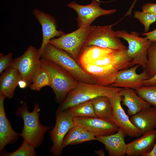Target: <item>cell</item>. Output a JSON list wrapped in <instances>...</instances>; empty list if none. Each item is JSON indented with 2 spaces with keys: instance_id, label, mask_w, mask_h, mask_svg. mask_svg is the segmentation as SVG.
Instances as JSON below:
<instances>
[{
  "instance_id": "18",
  "label": "cell",
  "mask_w": 156,
  "mask_h": 156,
  "mask_svg": "<svg viewBox=\"0 0 156 156\" xmlns=\"http://www.w3.org/2000/svg\"><path fill=\"white\" fill-rule=\"evenodd\" d=\"M6 97L0 93V151L1 152L8 144H13L17 140L20 133L15 131L7 118L4 108Z\"/></svg>"
},
{
  "instance_id": "38",
  "label": "cell",
  "mask_w": 156,
  "mask_h": 156,
  "mask_svg": "<svg viewBox=\"0 0 156 156\" xmlns=\"http://www.w3.org/2000/svg\"><path fill=\"white\" fill-rule=\"evenodd\" d=\"M146 156H156V143H155L152 151Z\"/></svg>"
},
{
  "instance_id": "23",
  "label": "cell",
  "mask_w": 156,
  "mask_h": 156,
  "mask_svg": "<svg viewBox=\"0 0 156 156\" xmlns=\"http://www.w3.org/2000/svg\"><path fill=\"white\" fill-rule=\"evenodd\" d=\"M112 50L94 45L84 46L78 57L79 64L83 67L92 64Z\"/></svg>"
},
{
  "instance_id": "9",
  "label": "cell",
  "mask_w": 156,
  "mask_h": 156,
  "mask_svg": "<svg viewBox=\"0 0 156 156\" xmlns=\"http://www.w3.org/2000/svg\"><path fill=\"white\" fill-rule=\"evenodd\" d=\"M73 118L66 111L57 110L55 124L50 132L53 144L49 151L53 155L59 156L62 155L63 149L62 142L69 130L74 125Z\"/></svg>"
},
{
  "instance_id": "8",
  "label": "cell",
  "mask_w": 156,
  "mask_h": 156,
  "mask_svg": "<svg viewBox=\"0 0 156 156\" xmlns=\"http://www.w3.org/2000/svg\"><path fill=\"white\" fill-rule=\"evenodd\" d=\"M38 50L29 46L20 56L13 60L11 66L19 72L21 79L25 81L28 86L31 83L33 77L41 66Z\"/></svg>"
},
{
  "instance_id": "39",
  "label": "cell",
  "mask_w": 156,
  "mask_h": 156,
  "mask_svg": "<svg viewBox=\"0 0 156 156\" xmlns=\"http://www.w3.org/2000/svg\"><path fill=\"white\" fill-rule=\"evenodd\" d=\"M95 153L96 154L99 156H104L105 154L104 151L102 149H100L96 150L95 151Z\"/></svg>"
},
{
  "instance_id": "28",
  "label": "cell",
  "mask_w": 156,
  "mask_h": 156,
  "mask_svg": "<svg viewBox=\"0 0 156 156\" xmlns=\"http://www.w3.org/2000/svg\"><path fill=\"white\" fill-rule=\"evenodd\" d=\"M147 62L145 70L150 78L156 73V41L152 42L147 51Z\"/></svg>"
},
{
  "instance_id": "19",
  "label": "cell",
  "mask_w": 156,
  "mask_h": 156,
  "mask_svg": "<svg viewBox=\"0 0 156 156\" xmlns=\"http://www.w3.org/2000/svg\"><path fill=\"white\" fill-rule=\"evenodd\" d=\"M130 120L142 134L155 128L156 108L153 107L142 110L131 116Z\"/></svg>"
},
{
  "instance_id": "13",
  "label": "cell",
  "mask_w": 156,
  "mask_h": 156,
  "mask_svg": "<svg viewBox=\"0 0 156 156\" xmlns=\"http://www.w3.org/2000/svg\"><path fill=\"white\" fill-rule=\"evenodd\" d=\"M32 14L41 25L42 31V40L38 49L40 57L45 48L49 41L55 37H59L65 34L61 30H58L55 18L51 15L37 8L33 10Z\"/></svg>"
},
{
  "instance_id": "31",
  "label": "cell",
  "mask_w": 156,
  "mask_h": 156,
  "mask_svg": "<svg viewBox=\"0 0 156 156\" xmlns=\"http://www.w3.org/2000/svg\"><path fill=\"white\" fill-rule=\"evenodd\" d=\"M84 130L85 129L80 126L74 125L69 130L63 140L62 145L63 148L70 145Z\"/></svg>"
},
{
  "instance_id": "22",
  "label": "cell",
  "mask_w": 156,
  "mask_h": 156,
  "mask_svg": "<svg viewBox=\"0 0 156 156\" xmlns=\"http://www.w3.org/2000/svg\"><path fill=\"white\" fill-rule=\"evenodd\" d=\"M21 79V75L16 69L11 66L8 68L0 77V93L5 97L12 98Z\"/></svg>"
},
{
  "instance_id": "21",
  "label": "cell",
  "mask_w": 156,
  "mask_h": 156,
  "mask_svg": "<svg viewBox=\"0 0 156 156\" xmlns=\"http://www.w3.org/2000/svg\"><path fill=\"white\" fill-rule=\"evenodd\" d=\"M127 51L113 50L92 64L100 66L110 65L119 71L129 68L132 59L128 56Z\"/></svg>"
},
{
  "instance_id": "20",
  "label": "cell",
  "mask_w": 156,
  "mask_h": 156,
  "mask_svg": "<svg viewBox=\"0 0 156 156\" xmlns=\"http://www.w3.org/2000/svg\"><path fill=\"white\" fill-rule=\"evenodd\" d=\"M120 93L122 97V104L127 107V113L129 116L151 107L150 104L137 94L135 89L123 88Z\"/></svg>"
},
{
  "instance_id": "14",
  "label": "cell",
  "mask_w": 156,
  "mask_h": 156,
  "mask_svg": "<svg viewBox=\"0 0 156 156\" xmlns=\"http://www.w3.org/2000/svg\"><path fill=\"white\" fill-rule=\"evenodd\" d=\"M140 66L136 64L119 71L115 82L110 86L135 90L143 86L144 81L150 77L145 69L140 74L137 73L136 70Z\"/></svg>"
},
{
  "instance_id": "3",
  "label": "cell",
  "mask_w": 156,
  "mask_h": 156,
  "mask_svg": "<svg viewBox=\"0 0 156 156\" xmlns=\"http://www.w3.org/2000/svg\"><path fill=\"white\" fill-rule=\"evenodd\" d=\"M42 66L48 72L50 86L56 101L62 103L68 94L77 86L79 81L60 66L48 59H40Z\"/></svg>"
},
{
  "instance_id": "10",
  "label": "cell",
  "mask_w": 156,
  "mask_h": 156,
  "mask_svg": "<svg viewBox=\"0 0 156 156\" xmlns=\"http://www.w3.org/2000/svg\"><path fill=\"white\" fill-rule=\"evenodd\" d=\"M99 0H92L86 5L79 4L75 1L68 3L67 6L74 10L77 13V18L78 28L91 25V24L98 17L101 16L108 15L115 13L116 10H105L100 6Z\"/></svg>"
},
{
  "instance_id": "16",
  "label": "cell",
  "mask_w": 156,
  "mask_h": 156,
  "mask_svg": "<svg viewBox=\"0 0 156 156\" xmlns=\"http://www.w3.org/2000/svg\"><path fill=\"white\" fill-rule=\"evenodd\" d=\"M82 68L92 77L95 83L110 86L115 81L119 71L110 65L100 66L91 64Z\"/></svg>"
},
{
  "instance_id": "36",
  "label": "cell",
  "mask_w": 156,
  "mask_h": 156,
  "mask_svg": "<svg viewBox=\"0 0 156 156\" xmlns=\"http://www.w3.org/2000/svg\"><path fill=\"white\" fill-rule=\"evenodd\" d=\"M156 84V73L152 77L147 79L143 82L144 86H150Z\"/></svg>"
},
{
  "instance_id": "1",
  "label": "cell",
  "mask_w": 156,
  "mask_h": 156,
  "mask_svg": "<svg viewBox=\"0 0 156 156\" xmlns=\"http://www.w3.org/2000/svg\"><path fill=\"white\" fill-rule=\"evenodd\" d=\"M40 110L38 104L36 103L33 111L30 112L27 104L25 102L18 108L16 112L17 116L21 118L24 122L23 128L20 135L35 148L41 145L45 133L51 128L40 123L39 120Z\"/></svg>"
},
{
  "instance_id": "33",
  "label": "cell",
  "mask_w": 156,
  "mask_h": 156,
  "mask_svg": "<svg viewBox=\"0 0 156 156\" xmlns=\"http://www.w3.org/2000/svg\"><path fill=\"white\" fill-rule=\"evenodd\" d=\"M12 54L10 53L6 55L1 53L0 55V73L5 70L11 66L13 60L12 58Z\"/></svg>"
},
{
  "instance_id": "35",
  "label": "cell",
  "mask_w": 156,
  "mask_h": 156,
  "mask_svg": "<svg viewBox=\"0 0 156 156\" xmlns=\"http://www.w3.org/2000/svg\"><path fill=\"white\" fill-rule=\"evenodd\" d=\"M142 35L152 42L156 41V28L150 32L142 33Z\"/></svg>"
},
{
  "instance_id": "26",
  "label": "cell",
  "mask_w": 156,
  "mask_h": 156,
  "mask_svg": "<svg viewBox=\"0 0 156 156\" xmlns=\"http://www.w3.org/2000/svg\"><path fill=\"white\" fill-rule=\"evenodd\" d=\"M50 86V79L48 71L42 66L34 74L31 83L29 86L31 90L39 91L44 86Z\"/></svg>"
},
{
  "instance_id": "34",
  "label": "cell",
  "mask_w": 156,
  "mask_h": 156,
  "mask_svg": "<svg viewBox=\"0 0 156 156\" xmlns=\"http://www.w3.org/2000/svg\"><path fill=\"white\" fill-rule=\"evenodd\" d=\"M142 11L156 14V3H147L142 7Z\"/></svg>"
},
{
  "instance_id": "32",
  "label": "cell",
  "mask_w": 156,
  "mask_h": 156,
  "mask_svg": "<svg viewBox=\"0 0 156 156\" xmlns=\"http://www.w3.org/2000/svg\"><path fill=\"white\" fill-rule=\"evenodd\" d=\"M94 140H96L94 134L91 131L85 129L81 132L77 138L70 145H77Z\"/></svg>"
},
{
  "instance_id": "7",
  "label": "cell",
  "mask_w": 156,
  "mask_h": 156,
  "mask_svg": "<svg viewBox=\"0 0 156 156\" xmlns=\"http://www.w3.org/2000/svg\"><path fill=\"white\" fill-rule=\"evenodd\" d=\"M91 26L79 28L70 33L53 38L49 43L68 53L74 59H78L87 39Z\"/></svg>"
},
{
  "instance_id": "5",
  "label": "cell",
  "mask_w": 156,
  "mask_h": 156,
  "mask_svg": "<svg viewBox=\"0 0 156 156\" xmlns=\"http://www.w3.org/2000/svg\"><path fill=\"white\" fill-rule=\"evenodd\" d=\"M116 31L118 36L125 40L128 44L127 53L132 59L130 67L138 64L144 69H146L147 50L152 42L145 37H140L137 32L131 31L129 33L124 29Z\"/></svg>"
},
{
  "instance_id": "29",
  "label": "cell",
  "mask_w": 156,
  "mask_h": 156,
  "mask_svg": "<svg viewBox=\"0 0 156 156\" xmlns=\"http://www.w3.org/2000/svg\"><path fill=\"white\" fill-rule=\"evenodd\" d=\"M35 148L25 140L16 150L11 153L3 151L1 155L7 156H34L36 155Z\"/></svg>"
},
{
  "instance_id": "37",
  "label": "cell",
  "mask_w": 156,
  "mask_h": 156,
  "mask_svg": "<svg viewBox=\"0 0 156 156\" xmlns=\"http://www.w3.org/2000/svg\"><path fill=\"white\" fill-rule=\"evenodd\" d=\"M18 86L21 89L25 88L28 86L27 82L22 79H21L19 81Z\"/></svg>"
},
{
  "instance_id": "11",
  "label": "cell",
  "mask_w": 156,
  "mask_h": 156,
  "mask_svg": "<svg viewBox=\"0 0 156 156\" xmlns=\"http://www.w3.org/2000/svg\"><path fill=\"white\" fill-rule=\"evenodd\" d=\"M74 125L80 126L92 132L96 136H107L113 134L119 128L112 119L97 117L73 118Z\"/></svg>"
},
{
  "instance_id": "2",
  "label": "cell",
  "mask_w": 156,
  "mask_h": 156,
  "mask_svg": "<svg viewBox=\"0 0 156 156\" xmlns=\"http://www.w3.org/2000/svg\"><path fill=\"white\" fill-rule=\"evenodd\" d=\"M122 89L111 86L79 82L76 87L68 94L57 110L64 111L99 96H105L110 98L115 93L120 91Z\"/></svg>"
},
{
  "instance_id": "30",
  "label": "cell",
  "mask_w": 156,
  "mask_h": 156,
  "mask_svg": "<svg viewBox=\"0 0 156 156\" xmlns=\"http://www.w3.org/2000/svg\"><path fill=\"white\" fill-rule=\"evenodd\" d=\"M134 18L138 19L144 26V31L148 32L150 25L156 21V14L136 11Z\"/></svg>"
},
{
  "instance_id": "41",
  "label": "cell",
  "mask_w": 156,
  "mask_h": 156,
  "mask_svg": "<svg viewBox=\"0 0 156 156\" xmlns=\"http://www.w3.org/2000/svg\"><path fill=\"white\" fill-rule=\"evenodd\" d=\"M155 128H156V127H155Z\"/></svg>"
},
{
  "instance_id": "4",
  "label": "cell",
  "mask_w": 156,
  "mask_h": 156,
  "mask_svg": "<svg viewBox=\"0 0 156 156\" xmlns=\"http://www.w3.org/2000/svg\"><path fill=\"white\" fill-rule=\"evenodd\" d=\"M49 60L67 71L79 82L95 83L93 79L70 55L65 51L48 44L41 57Z\"/></svg>"
},
{
  "instance_id": "27",
  "label": "cell",
  "mask_w": 156,
  "mask_h": 156,
  "mask_svg": "<svg viewBox=\"0 0 156 156\" xmlns=\"http://www.w3.org/2000/svg\"><path fill=\"white\" fill-rule=\"evenodd\" d=\"M135 90L142 99L156 108V84L143 86Z\"/></svg>"
},
{
  "instance_id": "6",
  "label": "cell",
  "mask_w": 156,
  "mask_h": 156,
  "mask_svg": "<svg viewBox=\"0 0 156 156\" xmlns=\"http://www.w3.org/2000/svg\"><path fill=\"white\" fill-rule=\"evenodd\" d=\"M112 26H91L84 46L94 45L112 50L127 51L128 47L121 42Z\"/></svg>"
},
{
  "instance_id": "24",
  "label": "cell",
  "mask_w": 156,
  "mask_h": 156,
  "mask_svg": "<svg viewBox=\"0 0 156 156\" xmlns=\"http://www.w3.org/2000/svg\"><path fill=\"white\" fill-rule=\"evenodd\" d=\"M91 101L96 117L112 119V108L109 98L101 96Z\"/></svg>"
},
{
  "instance_id": "17",
  "label": "cell",
  "mask_w": 156,
  "mask_h": 156,
  "mask_svg": "<svg viewBox=\"0 0 156 156\" xmlns=\"http://www.w3.org/2000/svg\"><path fill=\"white\" fill-rule=\"evenodd\" d=\"M127 144V156H146L153 149L156 140V130L153 129Z\"/></svg>"
},
{
  "instance_id": "25",
  "label": "cell",
  "mask_w": 156,
  "mask_h": 156,
  "mask_svg": "<svg viewBox=\"0 0 156 156\" xmlns=\"http://www.w3.org/2000/svg\"><path fill=\"white\" fill-rule=\"evenodd\" d=\"M65 111L73 118L96 117L91 100L79 104Z\"/></svg>"
},
{
  "instance_id": "12",
  "label": "cell",
  "mask_w": 156,
  "mask_h": 156,
  "mask_svg": "<svg viewBox=\"0 0 156 156\" xmlns=\"http://www.w3.org/2000/svg\"><path fill=\"white\" fill-rule=\"evenodd\" d=\"M109 98L112 108V119L119 128L124 130L130 137H138L142 135V132L132 124L122 106V97L120 91L115 93Z\"/></svg>"
},
{
  "instance_id": "40",
  "label": "cell",
  "mask_w": 156,
  "mask_h": 156,
  "mask_svg": "<svg viewBox=\"0 0 156 156\" xmlns=\"http://www.w3.org/2000/svg\"><path fill=\"white\" fill-rule=\"evenodd\" d=\"M137 0H135V1H134V3H133V5H132L131 6V7L130 8V9H132V7L133 6V5H134V4H135V2H136V1Z\"/></svg>"
},
{
  "instance_id": "15",
  "label": "cell",
  "mask_w": 156,
  "mask_h": 156,
  "mask_svg": "<svg viewBox=\"0 0 156 156\" xmlns=\"http://www.w3.org/2000/svg\"><path fill=\"white\" fill-rule=\"evenodd\" d=\"M127 134L119 128L115 133L107 136H96V140L103 144L109 156H124L126 155L127 144L125 138Z\"/></svg>"
}]
</instances>
